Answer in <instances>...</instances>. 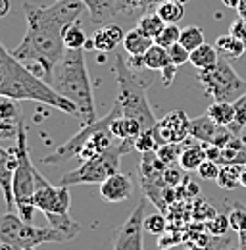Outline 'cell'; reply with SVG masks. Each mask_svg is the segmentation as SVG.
<instances>
[{
  "label": "cell",
  "mask_w": 246,
  "mask_h": 250,
  "mask_svg": "<svg viewBox=\"0 0 246 250\" xmlns=\"http://www.w3.org/2000/svg\"><path fill=\"white\" fill-rule=\"evenodd\" d=\"M229 33H231V35H235L239 41H243V44H245V48H246V23H245V20H243V18H239L237 21H233V23H231Z\"/></svg>",
  "instance_id": "41"
},
{
  "label": "cell",
  "mask_w": 246,
  "mask_h": 250,
  "mask_svg": "<svg viewBox=\"0 0 246 250\" xmlns=\"http://www.w3.org/2000/svg\"><path fill=\"white\" fill-rule=\"evenodd\" d=\"M165 25H167V23H164V20H162L156 12L143 14V16L139 18V21H137V29L143 31L144 35H148V37H152V39H156Z\"/></svg>",
  "instance_id": "28"
},
{
  "label": "cell",
  "mask_w": 246,
  "mask_h": 250,
  "mask_svg": "<svg viewBox=\"0 0 246 250\" xmlns=\"http://www.w3.org/2000/svg\"><path fill=\"white\" fill-rule=\"evenodd\" d=\"M181 181H183V173H181V169H173L171 166H167L165 171H164V183H165V187L179 185Z\"/></svg>",
  "instance_id": "40"
},
{
  "label": "cell",
  "mask_w": 246,
  "mask_h": 250,
  "mask_svg": "<svg viewBox=\"0 0 246 250\" xmlns=\"http://www.w3.org/2000/svg\"><path fill=\"white\" fill-rule=\"evenodd\" d=\"M208 231L214 235V237H223L229 229H231V223H229V216L227 214H215L214 218L206 223Z\"/></svg>",
  "instance_id": "36"
},
{
  "label": "cell",
  "mask_w": 246,
  "mask_h": 250,
  "mask_svg": "<svg viewBox=\"0 0 246 250\" xmlns=\"http://www.w3.org/2000/svg\"><path fill=\"white\" fill-rule=\"evenodd\" d=\"M167 229V221H165V216L160 214V212H154L150 216H144V231H148L150 235H164Z\"/></svg>",
  "instance_id": "33"
},
{
  "label": "cell",
  "mask_w": 246,
  "mask_h": 250,
  "mask_svg": "<svg viewBox=\"0 0 246 250\" xmlns=\"http://www.w3.org/2000/svg\"><path fill=\"white\" fill-rule=\"evenodd\" d=\"M245 23H246V20H245Z\"/></svg>",
  "instance_id": "53"
},
{
  "label": "cell",
  "mask_w": 246,
  "mask_h": 250,
  "mask_svg": "<svg viewBox=\"0 0 246 250\" xmlns=\"http://www.w3.org/2000/svg\"><path fill=\"white\" fill-rule=\"evenodd\" d=\"M16 152L14 148H2L0 146V188L4 192L6 208L8 212L14 210V173H16Z\"/></svg>",
  "instance_id": "16"
},
{
  "label": "cell",
  "mask_w": 246,
  "mask_h": 250,
  "mask_svg": "<svg viewBox=\"0 0 246 250\" xmlns=\"http://www.w3.org/2000/svg\"><path fill=\"white\" fill-rule=\"evenodd\" d=\"M171 2H177V4H186V2H190V0H171Z\"/></svg>",
  "instance_id": "50"
},
{
  "label": "cell",
  "mask_w": 246,
  "mask_h": 250,
  "mask_svg": "<svg viewBox=\"0 0 246 250\" xmlns=\"http://www.w3.org/2000/svg\"><path fill=\"white\" fill-rule=\"evenodd\" d=\"M190 137L194 141H198V143L214 145V146H219V148L229 146L237 139V135L229 127L217 125L208 114L190 120Z\"/></svg>",
  "instance_id": "12"
},
{
  "label": "cell",
  "mask_w": 246,
  "mask_h": 250,
  "mask_svg": "<svg viewBox=\"0 0 246 250\" xmlns=\"http://www.w3.org/2000/svg\"><path fill=\"white\" fill-rule=\"evenodd\" d=\"M169 63H171V58H169L167 48H164V46H160L156 42L148 48V52L144 54V65L150 71H162Z\"/></svg>",
  "instance_id": "25"
},
{
  "label": "cell",
  "mask_w": 246,
  "mask_h": 250,
  "mask_svg": "<svg viewBox=\"0 0 246 250\" xmlns=\"http://www.w3.org/2000/svg\"><path fill=\"white\" fill-rule=\"evenodd\" d=\"M123 39H125V33L116 23H108L104 27H98L96 33H94V37H92L94 50H98V52H112L118 44H122Z\"/></svg>",
  "instance_id": "17"
},
{
  "label": "cell",
  "mask_w": 246,
  "mask_h": 250,
  "mask_svg": "<svg viewBox=\"0 0 246 250\" xmlns=\"http://www.w3.org/2000/svg\"><path fill=\"white\" fill-rule=\"evenodd\" d=\"M122 44H123V50L129 56H144L148 52V48L154 44V39L135 27V29H131L129 33H125V39H123Z\"/></svg>",
  "instance_id": "18"
},
{
  "label": "cell",
  "mask_w": 246,
  "mask_h": 250,
  "mask_svg": "<svg viewBox=\"0 0 246 250\" xmlns=\"http://www.w3.org/2000/svg\"><path fill=\"white\" fill-rule=\"evenodd\" d=\"M16 173H14V202L16 208L20 212V218H23L25 221L33 219V212L37 210L33 204V196H35V173L37 167L33 166L29 154V141H27V131L23 125V118L18 122V135H16Z\"/></svg>",
  "instance_id": "8"
},
{
  "label": "cell",
  "mask_w": 246,
  "mask_h": 250,
  "mask_svg": "<svg viewBox=\"0 0 246 250\" xmlns=\"http://www.w3.org/2000/svg\"><path fill=\"white\" fill-rule=\"evenodd\" d=\"M110 131H112V135H114L118 141H135V139L143 133V125H141V122H137V120H133V118L120 116V118H116V120L112 122Z\"/></svg>",
  "instance_id": "20"
},
{
  "label": "cell",
  "mask_w": 246,
  "mask_h": 250,
  "mask_svg": "<svg viewBox=\"0 0 246 250\" xmlns=\"http://www.w3.org/2000/svg\"><path fill=\"white\" fill-rule=\"evenodd\" d=\"M241 187H246V166L243 167V175H241Z\"/></svg>",
  "instance_id": "49"
},
{
  "label": "cell",
  "mask_w": 246,
  "mask_h": 250,
  "mask_svg": "<svg viewBox=\"0 0 246 250\" xmlns=\"http://www.w3.org/2000/svg\"><path fill=\"white\" fill-rule=\"evenodd\" d=\"M133 148H135V141H120L106 152L91 158V160H85L79 167L62 175L60 185L71 187V185H100V183H104L108 177H112L114 173L120 171L122 156L131 152Z\"/></svg>",
  "instance_id": "9"
},
{
  "label": "cell",
  "mask_w": 246,
  "mask_h": 250,
  "mask_svg": "<svg viewBox=\"0 0 246 250\" xmlns=\"http://www.w3.org/2000/svg\"><path fill=\"white\" fill-rule=\"evenodd\" d=\"M35 179H37L35 196H33L35 208L44 214V218L48 219V225L73 239L79 233V223L69 218V204H71L69 187L48 183V179H44L39 171L35 173Z\"/></svg>",
  "instance_id": "6"
},
{
  "label": "cell",
  "mask_w": 246,
  "mask_h": 250,
  "mask_svg": "<svg viewBox=\"0 0 246 250\" xmlns=\"http://www.w3.org/2000/svg\"><path fill=\"white\" fill-rule=\"evenodd\" d=\"M219 164L217 162H214V160H204L202 164H200V167L196 169L198 171V175L204 179V181H215L217 179V175H219Z\"/></svg>",
  "instance_id": "38"
},
{
  "label": "cell",
  "mask_w": 246,
  "mask_h": 250,
  "mask_svg": "<svg viewBox=\"0 0 246 250\" xmlns=\"http://www.w3.org/2000/svg\"><path fill=\"white\" fill-rule=\"evenodd\" d=\"M20 122V120H18ZM18 135V124H12V122H6V120H0V139H12Z\"/></svg>",
  "instance_id": "42"
},
{
  "label": "cell",
  "mask_w": 246,
  "mask_h": 250,
  "mask_svg": "<svg viewBox=\"0 0 246 250\" xmlns=\"http://www.w3.org/2000/svg\"><path fill=\"white\" fill-rule=\"evenodd\" d=\"M10 8H12V0H0V18L8 16Z\"/></svg>",
  "instance_id": "45"
},
{
  "label": "cell",
  "mask_w": 246,
  "mask_h": 250,
  "mask_svg": "<svg viewBox=\"0 0 246 250\" xmlns=\"http://www.w3.org/2000/svg\"><path fill=\"white\" fill-rule=\"evenodd\" d=\"M183 148V143H165V145H160L156 148V156L160 158L165 166H173L175 162H179Z\"/></svg>",
  "instance_id": "30"
},
{
  "label": "cell",
  "mask_w": 246,
  "mask_h": 250,
  "mask_svg": "<svg viewBox=\"0 0 246 250\" xmlns=\"http://www.w3.org/2000/svg\"><path fill=\"white\" fill-rule=\"evenodd\" d=\"M83 8L85 4L81 0H56L50 6H33L25 2L27 33L12 54L33 71L39 69L42 79L50 85L52 71L67 50L63 31L79 20Z\"/></svg>",
  "instance_id": "1"
},
{
  "label": "cell",
  "mask_w": 246,
  "mask_h": 250,
  "mask_svg": "<svg viewBox=\"0 0 246 250\" xmlns=\"http://www.w3.org/2000/svg\"><path fill=\"white\" fill-rule=\"evenodd\" d=\"M150 2H158V0H150Z\"/></svg>",
  "instance_id": "51"
},
{
  "label": "cell",
  "mask_w": 246,
  "mask_h": 250,
  "mask_svg": "<svg viewBox=\"0 0 246 250\" xmlns=\"http://www.w3.org/2000/svg\"><path fill=\"white\" fill-rule=\"evenodd\" d=\"M67 235L52 225L37 227L31 221L8 212L0 216V245L14 250H35L44 243H65Z\"/></svg>",
  "instance_id": "7"
},
{
  "label": "cell",
  "mask_w": 246,
  "mask_h": 250,
  "mask_svg": "<svg viewBox=\"0 0 246 250\" xmlns=\"http://www.w3.org/2000/svg\"><path fill=\"white\" fill-rule=\"evenodd\" d=\"M135 148L139 150V152H154L156 148H158V141H156V137H154V131H143L137 139H135Z\"/></svg>",
  "instance_id": "37"
},
{
  "label": "cell",
  "mask_w": 246,
  "mask_h": 250,
  "mask_svg": "<svg viewBox=\"0 0 246 250\" xmlns=\"http://www.w3.org/2000/svg\"><path fill=\"white\" fill-rule=\"evenodd\" d=\"M123 116L122 108L116 100L112 112L102 118V120H96L92 124L83 125L71 139H67L63 145H60L54 152H50L48 156L42 158V164L50 166V167H58L62 164H65L67 160H71L73 156H79L83 162L85 160H91V158L98 156L102 152H106L108 148H112L116 143H114V135L110 131V125L116 118Z\"/></svg>",
  "instance_id": "4"
},
{
  "label": "cell",
  "mask_w": 246,
  "mask_h": 250,
  "mask_svg": "<svg viewBox=\"0 0 246 250\" xmlns=\"http://www.w3.org/2000/svg\"><path fill=\"white\" fill-rule=\"evenodd\" d=\"M156 14L164 20V23L167 25H177L184 16V6L183 4H177V2H171V0H165L162 2L158 8H156Z\"/></svg>",
  "instance_id": "26"
},
{
  "label": "cell",
  "mask_w": 246,
  "mask_h": 250,
  "mask_svg": "<svg viewBox=\"0 0 246 250\" xmlns=\"http://www.w3.org/2000/svg\"><path fill=\"white\" fill-rule=\"evenodd\" d=\"M175 73H177V65H175V63L165 65V67L162 69V83H164L165 87H169V85L173 83V79H175Z\"/></svg>",
  "instance_id": "43"
},
{
  "label": "cell",
  "mask_w": 246,
  "mask_h": 250,
  "mask_svg": "<svg viewBox=\"0 0 246 250\" xmlns=\"http://www.w3.org/2000/svg\"><path fill=\"white\" fill-rule=\"evenodd\" d=\"M114 71H116V81H118V89H120L118 104L122 108V114L141 122L143 131L154 129L158 120L154 118V112L148 104V96H146V87L150 81L143 83V79L135 75V71L127 65L122 54L116 56Z\"/></svg>",
  "instance_id": "5"
},
{
  "label": "cell",
  "mask_w": 246,
  "mask_h": 250,
  "mask_svg": "<svg viewBox=\"0 0 246 250\" xmlns=\"http://www.w3.org/2000/svg\"><path fill=\"white\" fill-rule=\"evenodd\" d=\"M229 223H231V229L233 231H237V233H241V231H245L246 229V208L243 204H239V202H235V204H231V210H229Z\"/></svg>",
  "instance_id": "34"
},
{
  "label": "cell",
  "mask_w": 246,
  "mask_h": 250,
  "mask_svg": "<svg viewBox=\"0 0 246 250\" xmlns=\"http://www.w3.org/2000/svg\"><path fill=\"white\" fill-rule=\"evenodd\" d=\"M0 250H2V247H0Z\"/></svg>",
  "instance_id": "52"
},
{
  "label": "cell",
  "mask_w": 246,
  "mask_h": 250,
  "mask_svg": "<svg viewBox=\"0 0 246 250\" xmlns=\"http://www.w3.org/2000/svg\"><path fill=\"white\" fill-rule=\"evenodd\" d=\"M206 114H208L217 125H223V127H229V129H231V125L235 124V106H233V102L214 100V102L208 106Z\"/></svg>",
  "instance_id": "21"
},
{
  "label": "cell",
  "mask_w": 246,
  "mask_h": 250,
  "mask_svg": "<svg viewBox=\"0 0 246 250\" xmlns=\"http://www.w3.org/2000/svg\"><path fill=\"white\" fill-rule=\"evenodd\" d=\"M0 96L10 100H35L46 106H52L69 116H79V110L73 102L63 98L52 89L42 77H39L31 67L20 62L6 46L0 42Z\"/></svg>",
  "instance_id": "2"
},
{
  "label": "cell",
  "mask_w": 246,
  "mask_h": 250,
  "mask_svg": "<svg viewBox=\"0 0 246 250\" xmlns=\"http://www.w3.org/2000/svg\"><path fill=\"white\" fill-rule=\"evenodd\" d=\"M81 2L89 10L92 23L96 27L108 25L110 20H114L118 16H131L133 12H137L125 0H81Z\"/></svg>",
  "instance_id": "14"
},
{
  "label": "cell",
  "mask_w": 246,
  "mask_h": 250,
  "mask_svg": "<svg viewBox=\"0 0 246 250\" xmlns=\"http://www.w3.org/2000/svg\"><path fill=\"white\" fill-rule=\"evenodd\" d=\"M237 12H239V18L246 20V0H241V2H239V8H237Z\"/></svg>",
  "instance_id": "46"
},
{
  "label": "cell",
  "mask_w": 246,
  "mask_h": 250,
  "mask_svg": "<svg viewBox=\"0 0 246 250\" xmlns=\"http://www.w3.org/2000/svg\"><path fill=\"white\" fill-rule=\"evenodd\" d=\"M0 120L12 122V124H18V120H21V110L20 106H16V100L0 96Z\"/></svg>",
  "instance_id": "31"
},
{
  "label": "cell",
  "mask_w": 246,
  "mask_h": 250,
  "mask_svg": "<svg viewBox=\"0 0 246 250\" xmlns=\"http://www.w3.org/2000/svg\"><path fill=\"white\" fill-rule=\"evenodd\" d=\"M135 190L133 177L129 173H114L112 177H108L104 183H100V196L106 202H123L127 198H131Z\"/></svg>",
  "instance_id": "15"
},
{
  "label": "cell",
  "mask_w": 246,
  "mask_h": 250,
  "mask_svg": "<svg viewBox=\"0 0 246 250\" xmlns=\"http://www.w3.org/2000/svg\"><path fill=\"white\" fill-rule=\"evenodd\" d=\"M233 106H235V124L231 125L233 129V133L239 137L241 135V131L246 127V93L243 96H239L235 102H233Z\"/></svg>",
  "instance_id": "32"
},
{
  "label": "cell",
  "mask_w": 246,
  "mask_h": 250,
  "mask_svg": "<svg viewBox=\"0 0 246 250\" xmlns=\"http://www.w3.org/2000/svg\"><path fill=\"white\" fill-rule=\"evenodd\" d=\"M50 85L56 93L73 102L79 110V118L83 125L96 122L94 112V94H92L91 77L85 60V48L79 50H65L60 62L56 63Z\"/></svg>",
  "instance_id": "3"
},
{
  "label": "cell",
  "mask_w": 246,
  "mask_h": 250,
  "mask_svg": "<svg viewBox=\"0 0 246 250\" xmlns=\"http://www.w3.org/2000/svg\"><path fill=\"white\" fill-rule=\"evenodd\" d=\"M219 52H217V48L212 46V44H208V42H204L202 46H198L196 50H192L190 52V63L200 71V69H210V67H214L215 63L219 62Z\"/></svg>",
  "instance_id": "22"
},
{
  "label": "cell",
  "mask_w": 246,
  "mask_h": 250,
  "mask_svg": "<svg viewBox=\"0 0 246 250\" xmlns=\"http://www.w3.org/2000/svg\"><path fill=\"white\" fill-rule=\"evenodd\" d=\"M204 160H206V150H204L202 143L200 145H188L181 152L179 166H181L183 171H196Z\"/></svg>",
  "instance_id": "24"
},
{
  "label": "cell",
  "mask_w": 246,
  "mask_h": 250,
  "mask_svg": "<svg viewBox=\"0 0 246 250\" xmlns=\"http://www.w3.org/2000/svg\"><path fill=\"white\" fill-rule=\"evenodd\" d=\"M221 2H223V4L227 6V8H233V10H237V8H239V2H241V0H221Z\"/></svg>",
  "instance_id": "48"
},
{
  "label": "cell",
  "mask_w": 246,
  "mask_h": 250,
  "mask_svg": "<svg viewBox=\"0 0 246 250\" xmlns=\"http://www.w3.org/2000/svg\"><path fill=\"white\" fill-rule=\"evenodd\" d=\"M87 41H89V39H87V35H85V31H83L79 20L65 27V31H63V44H65V48H69V50L85 48Z\"/></svg>",
  "instance_id": "27"
},
{
  "label": "cell",
  "mask_w": 246,
  "mask_h": 250,
  "mask_svg": "<svg viewBox=\"0 0 246 250\" xmlns=\"http://www.w3.org/2000/svg\"><path fill=\"white\" fill-rule=\"evenodd\" d=\"M179 37H181V29L177 25H165L160 31V35L154 39V42L160 44V46H164V48H169L175 42H179Z\"/></svg>",
  "instance_id": "35"
},
{
  "label": "cell",
  "mask_w": 246,
  "mask_h": 250,
  "mask_svg": "<svg viewBox=\"0 0 246 250\" xmlns=\"http://www.w3.org/2000/svg\"><path fill=\"white\" fill-rule=\"evenodd\" d=\"M198 81L212 100L235 102L246 93V81L233 69L231 62L219 58V62L210 69L198 71Z\"/></svg>",
  "instance_id": "10"
},
{
  "label": "cell",
  "mask_w": 246,
  "mask_h": 250,
  "mask_svg": "<svg viewBox=\"0 0 246 250\" xmlns=\"http://www.w3.org/2000/svg\"><path fill=\"white\" fill-rule=\"evenodd\" d=\"M152 131L158 146L165 143H184V139L190 137V120L183 110H173L165 114Z\"/></svg>",
  "instance_id": "13"
},
{
  "label": "cell",
  "mask_w": 246,
  "mask_h": 250,
  "mask_svg": "<svg viewBox=\"0 0 246 250\" xmlns=\"http://www.w3.org/2000/svg\"><path fill=\"white\" fill-rule=\"evenodd\" d=\"M167 52H169L171 63H175L177 67H179V65H183V63H186V62H190V52L184 48L181 42H175L173 46H169V48H167Z\"/></svg>",
  "instance_id": "39"
},
{
  "label": "cell",
  "mask_w": 246,
  "mask_h": 250,
  "mask_svg": "<svg viewBox=\"0 0 246 250\" xmlns=\"http://www.w3.org/2000/svg\"><path fill=\"white\" fill-rule=\"evenodd\" d=\"M243 167L245 166H239V164H223L219 167V175H217L215 183L225 190H233V188L241 187Z\"/></svg>",
  "instance_id": "23"
},
{
  "label": "cell",
  "mask_w": 246,
  "mask_h": 250,
  "mask_svg": "<svg viewBox=\"0 0 246 250\" xmlns=\"http://www.w3.org/2000/svg\"><path fill=\"white\" fill-rule=\"evenodd\" d=\"M239 250H246V229L239 233Z\"/></svg>",
  "instance_id": "47"
},
{
  "label": "cell",
  "mask_w": 246,
  "mask_h": 250,
  "mask_svg": "<svg viewBox=\"0 0 246 250\" xmlns=\"http://www.w3.org/2000/svg\"><path fill=\"white\" fill-rule=\"evenodd\" d=\"M144 210L146 198L143 196L131 216L123 221L114 239V250H144Z\"/></svg>",
  "instance_id": "11"
},
{
  "label": "cell",
  "mask_w": 246,
  "mask_h": 250,
  "mask_svg": "<svg viewBox=\"0 0 246 250\" xmlns=\"http://www.w3.org/2000/svg\"><path fill=\"white\" fill-rule=\"evenodd\" d=\"M215 48H217V52H219V56L221 58H225L227 62H235V60H239L243 54L246 52L245 44H243V41H239L235 35H221V37H217L215 39Z\"/></svg>",
  "instance_id": "19"
},
{
  "label": "cell",
  "mask_w": 246,
  "mask_h": 250,
  "mask_svg": "<svg viewBox=\"0 0 246 250\" xmlns=\"http://www.w3.org/2000/svg\"><path fill=\"white\" fill-rule=\"evenodd\" d=\"M125 2H127V4H129V6L133 8V10H137V12H139V10H143V8H146L150 0H125Z\"/></svg>",
  "instance_id": "44"
},
{
  "label": "cell",
  "mask_w": 246,
  "mask_h": 250,
  "mask_svg": "<svg viewBox=\"0 0 246 250\" xmlns=\"http://www.w3.org/2000/svg\"><path fill=\"white\" fill-rule=\"evenodd\" d=\"M179 42L183 44L188 52H192V50H196L198 46H202V44L206 42V39H204V31H202L200 27H196V25L184 27V29H181Z\"/></svg>",
  "instance_id": "29"
}]
</instances>
